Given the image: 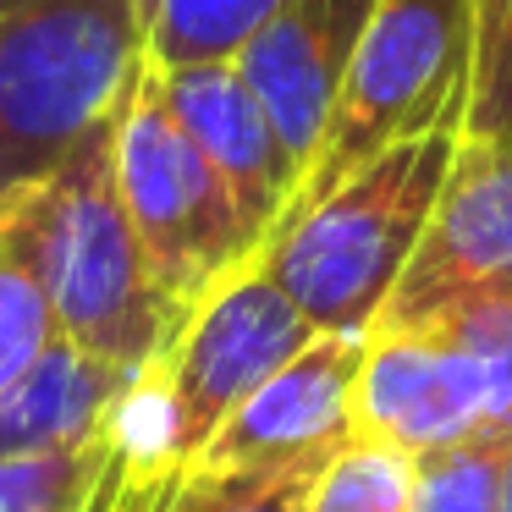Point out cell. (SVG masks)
Listing matches in <instances>:
<instances>
[{"instance_id":"6da1fadb","label":"cell","mask_w":512,"mask_h":512,"mask_svg":"<svg viewBox=\"0 0 512 512\" xmlns=\"http://www.w3.org/2000/svg\"><path fill=\"white\" fill-rule=\"evenodd\" d=\"M23 232L34 270L50 292L61 342L83 347L127 375L149 369L171 347L182 309L160 292L138 232L116 193L111 122L94 127L39 188L0 204Z\"/></svg>"},{"instance_id":"7a4b0ae2","label":"cell","mask_w":512,"mask_h":512,"mask_svg":"<svg viewBox=\"0 0 512 512\" xmlns=\"http://www.w3.org/2000/svg\"><path fill=\"white\" fill-rule=\"evenodd\" d=\"M463 116L391 144L325 199L287 215L259 248V270L298 303L314 331L369 336L419 248L430 210L446 188Z\"/></svg>"},{"instance_id":"3957f363","label":"cell","mask_w":512,"mask_h":512,"mask_svg":"<svg viewBox=\"0 0 512 512\" xmlns=\"http://www.w3.org/2000/svg\"><path fill=\"white\" fill-rule=\"evenodd\" d=\"M138 61L144 0H0V204L111 122Z\"/></svg>"},{"instance_id":"277c9868","label":"cell","mask_w":512,"mask_h":512,"mask_svg":"<svg viewBox=\"0 0 512 512\" xmlns=\"http://www.w3.org/2000/svg\"><path fill=\"white\" fill-rule=\"evenodd\" d=\"M468 50H474V0H380L347 61L331 122L287 215L309 210L391 144H408L463 116Z\"/></svg>"},{"instance_id":"5b68a950","label":"cell","mask_w":512,"mask_h":512,"mask_svg":"<svg viewBox=\"0 0 512 512\" xmlns=\"http://www.w3.org/2000/svg\"><path fill=\"white\" fill-rule=\"evenodd\" d=\"M111 160L138 248H144L160 292L182 314L215 281L259 259L254 226L243 221L232 188L215 177V166L171 116L149 61H138L133 83L111 116Z\"/></svg>"},{"instance_id":"8992f818","label":"cell","mask_w":512,"mask_h":512,"mask_svg":"<svg viewBox=\"0 0 512 512\" xmlns=\"http://www.w3.org/2000/svg\"><path fill=\"white\" fill-rule=\"evenodd\" d=\"M314 325L298 303L248 259L226 281H215L188 314H182L171 347L160 353L171 391V424H177V463L193 468L210 435L237 413V402L265 386L292 353L314 342Z\"/></svg>"},{"instance_id":"52a82bcc","label":"cell","mask_w":512,"mask_h":512,"mask_svg":"<svg viewBox=\"0 0 512 512\" xmlns=\"http://www.w3.org/2000/svg\"><path fill=\"white\" fill-rule=\"evenodd\" d=\"M512 287V149L457 138L446 188L375 331H413L446 303Z\"/></svg>"},{"instance_id":"ba28073f","label":"cell","mask_w":512,"mask_h":512,"mask_svg":"<svg viewBox=\"0 0 512 512\" xmlns=\"http://www.w3.org/2000/svg\"><path fill=\"white\" fill-rule=\"evenodd\" d=\"M358 364H364V336L320 331L265 386H254L237 402V413L199 452V468L254 474V468H292L331 457L353 435Z\"/></svg>"},{"instance_id":"9c48e42d","label":"cell","mask_w":512,"mask_h":512,"mask_svg":"<svg viewBox=\"0 0 512 512\" xmlns=\"http://www.w3.org/2000/svg\"><path fill=\"white\" fill-rule=\"evenodd\" d=\"M501 430L490 386L468 353L435 331H369L353 386V435L424 457L435 446Z\"/></svg>"},{"instance_id":"30bf717a","label":"cell","mask_w":512,"mask_h":512,"mask_svg":"<svg viewBox=\"0 0 512 512\" xmlns=\"http://www.w3.org/2000/svg\"><path fill=\"white\" fill-rule=\"evenodd\" d=\"M375 6L380 0H276L259 34L237 50V72L259 94L281 149L298 166V182L320 149L336 89Z\"/></svg>"},{"instance_id":"8fae6325","label":"cell","mask_w":512,"mask_h":512,"mask_svg":"<svg viewBox=\"0 0 512 512\" xmlns=\"http://www.w3.org/2000/svg\"><path fill=\"white\" fill-rule=\"evenodd\" d=\"M155 83L166 94L182 133L199 144V155L215 166V177L232 188L243 221L254 226L259 248L281 226L292 193H298V166L287 160L276 127H270L259 94L237 72V61H193V67H155Z\"/></svg>"},{"instance_id":"7c38bea8","label":"cell","mask_w":512,"mask_h":512,"mask_svg":"<svg viewBox=\"0 0 512 512\" xmlns=\"http://www.w3.org/2000/svg\"><path fill=\"white\" fill-rule=\"evenodd\" d=\"M127 380H133L127 369L100 364L83 347L56 336L12 386L0 391V463L89 446Z\"/></svg>"},{"instance_id":"4fadbf2b","label":"cell","mask_w":512,"mask_h":512,"mask_svg":"<svg viewBox=\"0 0 512 512\" xmlns=\"http://www.w3.org/2000/svg\"><path fill=\"white\" fill-rule=\"evenodd\" d=\"M320 463L254 468V474H226V468H199L193 463V468L171 474L166 485H155V490L100 496V485H94L89 512H303Z\"/></svg>"},{"instance_id":"5bb4252c","label":"cell","mask_w":512,"mask_h":512,"mask_svg":"<svg viewBox=\"0 0 512 512\" xmlns=\"http://www.w3.org/2000/svg\"><path fill=\"white\" fill-rule=\"evenodd\" d=\"M276 0H144V61L149 67H193V61H237L259 34Z\"/></svg>"},{"instance_id":"9a60e30c","label":"cell","mask_w":512,"mask_h":512,"mask_svg":"<svg viewBox=\"0 0 512 512\" xmlns=\"http://www.w3.org/2000/svg\"><path fill=\"white\" fill-rule=\"evenodd\" d=\"M413 501V457L402 446L347 435L320 463L303 512H408Z\"/></svg>"},{"instance_id":"2e32d148","label":"cell","mask_w":512,"mask_h":512,"mask_svg":"<svg viewBox=\"0 0 512 512\" xmlns=\"http://www.w3.org/2000/svg\"><path fill=\"white\" fill-rule=\"evenodd\" d=\"M56 336V309H50V292L34 270V254H28L23 232L0 215V391Z\"/></svg>"},{"instance_id":"e0dca14e","label":"cell","mask_w":512,"mask_h":512,"mask_svg":"<svg viewBox=\"0 0 512 512\" xmlns=\"http://www.w3.org/2000/svg\"><path fill=\"white\" fill-rule=\"evenodd\" d=\"M501 452L507 430H485L413 457L408 512H501Z\"/></svg>"},{"instance_id":"ac0fdd59","label":"cell","mask_w":512,"mask_h":512,"mask_svg":"<svg viewBox=\"0 0 512 512\" xmlns=\"http://www.w3.org/2000/svg\"><path fill=\"white\" fill-rule=\"evenodd\" d=\"M413 331H435L441 342H452L457 353L474 358L485 386H490L496 424L512 430V287L468 292V298L446 303L435 320L413 325Z\"/></svg>"},{"instance_id":"d6986e66","label":"cell","mask_w":512,"mask_h":512,"mask_svg":"<svg viewBox=\"0 0 512 512\" xmlns=\"http://www.w3.org/2000/svg\"><path fill=\"white\" fill-rule=\"evenodd\" d=\"M463 138L512 149V0H474Z\"/></svg>"},{"instance_id":"ffe728a7","label":"cell","mask_w":512,"mask_h":512,"mask_svg":"<svg viewBox=\"0 0 512 512\" xmlns=\"http://www.w3.org/2000/svg\"><path fill=\"white\" fill-rule=\"evenodd\" d=\"M105 474V446L94 435L72 452H39L0 463V512H89Z\"/></svg>"},{"instance_id":"44dd1931","label":"cell","mask_w":512,"mask_h":512,"mask_svg":"<svg viewBox=\"0 0 512 512\" xmlns=\"http://www.w3.org/2000/svg\"><path fill=\"white\" fill-rule=\"evenodd\" d=\"M501 512H512V430H507V452H501Z\"/></svg>"}]
</instances>
